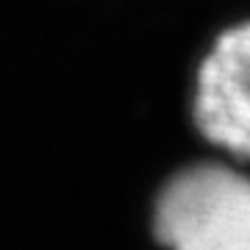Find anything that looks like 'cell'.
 <instances>
[{
    "mask_svg": "<svg viewBox=\"0 0 250 250\" xmlns=\"http://www.w3.org/2000/svg\"><path fill=\"white\" fill-rule=\"evenodd\" d=\"M153 225L170 250H250V175L192 164L159 192Z\"/></svg>",
    "mask_w": 250,
    "mask_h": 250,
    "instance_id": "1",
    "label": "cell"
},
{
    "mask_svg": "<svg viewBox=\"0 0 250 250\" xmlns=\"http://www.w3.org/2000/svg\"><path fill=\"white\" fill-rule=\"evenodd\" d=\"M192 111L208 142L250 161V22L214 39L197 70Z\"/></svg>",
    "mask_w": 250,
    "mask_h": 250,
    "instance_id": "2",
    "label": "cell"
}]
</instances>
